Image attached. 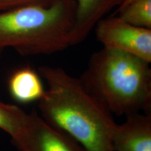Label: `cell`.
Returning <instances> with one entry per match:
<instances>
[{"mask_svg":"<svg viewBox=\"0 0 151 151\" xmlns=\"http://www.w3.org/2000/svg\"><path fill=\"white\" fill-rule=\"evenodd\" d=\"M38 72L48 86L38 101L43 120L86 151H113L117 123L106 107L65 69L42 66Z\"/></svg>","mask_w":151,"mask_h":151,"instance_id":"1","label":"cell"},{"mask_svg":"<svg viewBox=\"0 0 151 151\" xmlns=\"http://www.w3.org/2000/svg\"><path fill=\"white\" fill-rule=\"evenodd\" d=\"M150 64L128 52L104 47L91 56L79 80L113 115L150 112Z\"/></svg>","mask_w":151,"mask_h":151,"instance_id":"2","label":"cell"},{"mask_svg":"<svg viewBox=\"0 0 151 151\" xmlns=\"http://www.w3.org/2000/svg\"><path fill=\"white\" fill-rule=\"evenodd\" d=\"M75 0L50 6H24L0 12V57L6 48L22 56L49 55L71 46Z\"/></svg>","mask_w":151,"mask_h":151,"instance_id":"3","label":"cell"},{"mask_svg":"<svg viewBox=\"0 0 151 151\" xmlns=\"http://www.w3.org/2000/svg\"><path fill=\"white\" fill-rule=\"evenodd\" d=\"M94 28L97 39L104 48L128 52L151 62V29L132 25L118 16L101 19Z\"/></svg>","mask_w":151,"mask_h":151,"instance_id":"4","label":"cell"},{"mask_svg":"<svg viewBox=\"0 0 151 151\" xmlns=\"http://www.w3.org/2000/svg\"><path fill=\"white\" fill-rule=\"evenodd\" d=\"M18 151H86L72 138L49 124L35 111L21 132L11 139Z\"/></svg>","mask_w":151,"mask_h":151,"instance_id":"5","label":"cell"},{"mask_svg":"<svg viewBox=\"0 0 151 151\" xmlns=\"http://www.w3.org/2000/svg\"><path fill=\"white\" fill-rule=\"evenodd\" d=\"M113 151H151V112L126 116L116 124L111 137Z\"/></svg>","mask_w":151,"mask_h":151,"instance_id":"6","label":"cell"},{"mask_svg":"<svg viewBox=\"0 0 151 151\" xmlns=\"http://www.w3.org/2000/svg\"><path fill=\"white\" fill-rule=\"evenodd\" d=\"M76 14L71 46L83 42L101 19L124 0H75Z\"/></svg>","mask_w":151,"mask_h":151,"instance_id":"7","label":"cell"},{"mask_svg":"<svg viewBox=\"0 0 151 151\" xmlns=\"http://www.w3.org/2000/svg\"><path fill=\"white\" fill-rule=\"evenodd\" d=\"M42 78L33 68L24 67L10 76L8 88L11 97L21 104L39 101L45 93Z\"/></svg>","mask_w":151,"mask_h":151,"instance_id":"8","label":"cell"},{"mask_svg":"<svg viewBox=\"0 0 151 151\" xmlns=\"http://www.w3.org/2000/svg\"><path fill=\"white\" fill-rule=\"evenodd\" d=\"M29 113L16 105L0 101V129L16 137L21 132L28 120Z\"/></svg>","mask_w":151,"mask_h":151,"instance_id":"9","label":"cell"},{"mask_svg":"<svg viewBox=\"0 0 151 151\" xmlns=\"http://www.w3.org/2000/svg\"><path fill=\"white\" fill-rule=\"evenodd\" d=\"M123 21L137 27L151 29V0H134L118 11Z\"/></svg>","mask_w":151,"mask_h":151,"instance_id":"10","label":"cell"},{"mask_svg":"<svg viewBox=\"0 0 151 151\" xmlns=\"http://www.w3.org/2000/svg\"><path fill=\"white\" fill-rule=\"evenodd\" d=\"M59 0H0V12L24 6H50Z\"/></svg>","mask_w":151,"mask_h":151,"instance_id":"11","label":"cell"},{"mask_svg":"<svg viewBox=\"0 0 151 151\" xmlns=\"http://www.w3.org/2000/svg\"><path fill=\"white\" fill-rule=\"evenodd\" d=\"M134 0H124L123 2L122 3V4L120 6L118 7V9H117V11L120 10V9H122V8H124V7H125L126 6L129 4H130L132 2V1H133Z\"/></svg>","mask_w":151,"mask_h":151,"instance_id":"12","label":"cell"}]
</instances>
